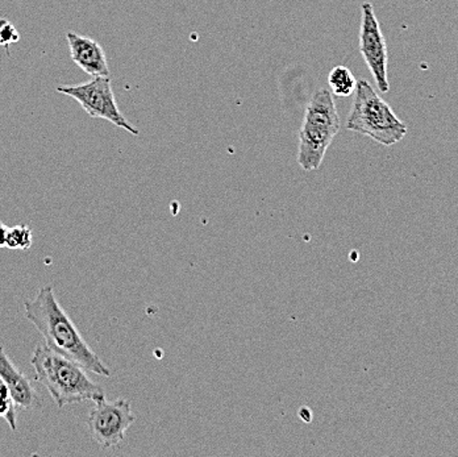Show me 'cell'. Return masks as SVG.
Returning a JSON list of instances; mask_svg holds the SVG:
<instances>
[{"label":"cell","instance_id":"6da1fadb","mask_svg":"<svg viewBox=\"0 0 458 457\" xmlns=\"http://www.w3.org/2000/svg\"><path fill=\"white\" fill-rule=\"evenodd\" d=\"M24 317L38 328L47 347L77 362L88 372L110 377L111 370L91 350L55 297L53 286H43L33 300H24Z\"/></svg>","mask_w":458,"mask_h":457},{"label":"cell","instance_id":"7a4b0ae2","mask_svg":"<svg viewBox=\"0 0 458 457\" xmlns=\"http://www.w3.org/2000/svg\"><path fill=\"white\" fill-rule=\"evenodd\" d=\"M30 365L35 369V380L46 387L57 408L106 398L105 390L89 377L85 368L58 355L46 343L36 347Z\"/></svg>","mask_w":458,"mask_h":457},{"label":"cell","instance_id":"3957f363","mask_svg":"<svg viewBox=\"0 0 458 457\" xmlns=\"http://www.w3.org/2000/svg\"><path fill=\"white\" fill-rule=\"evenodd\" d=\"M342 128L334 97L319 89L310 99L299 131L298 164L304 172L320 168L327 150Z\"/></svg>","mask_w":458,"mask_h":457},{"label":"cell","instance_id":"277c9868","mask_svg":"<svg viewBox=\"0 0 458 457\" xmlns=\"http://www.w3.org/2000/svg\"><path fill=\"white\" fill-rule=\"evenodd\" d=\"M356 97L346 128L368 136L377 143L391 147L406 138L409 128L394 113L386 100L374 90L367 80H357Z\"/></svg>","mask_w":458,"mask_h":457},{"label":"cell","instance_id":"5b68a950","mask_svg":"<svg viewBox=\"0 0 458 457\" xmlns=\"http://www.w3.org/2000/svg\"><path fill=\"white\" fill-rule=\"evenodd\" d=\"M57 91L74 97L92 119H105L132 135H139L138 128L131 124L117 107L110 77H92L81 85L60 86Z\"/></svg>","mask_w":458,"mask_h":457},{"label":"cell","instance_id":"8992f818","mask_svg":"<svg viewBox=\"0 0 458 457\" xmlns=\"http://www.w3.org/2000/svg\"><path fill=\"white\" fill-rule=\"evenodd\" d=\"M136 422L130 402L124 398L116 401L100 400L95 402L88 418L89 433L92 442L102 448L122 444L125 434Z\"/></svg>","mask_w":458,"mask_h":457},{"label":"cell","instance_id":"52a82bcc","mask_svg":"<svg viewBox=\"0 0 458 457\" xmlns=\"http://www.w3.org/2000/svg\"><path fill=\"white\" fill-rule=\"evenodd\" d=\"M361 30H360V53L364 57L369 71L376 80L381 93H389V52L371 3H364L361 7Z\"/></svg>","mask_w":458,"mask_h":457},{"label":"cell","instance_id":"ba28073f","mask_svg":"<svg viewBox=\"0 0 458 457\" xmlns=\"http://www.w3.org/2000/svg\"><path fill=\"white\" fill-rule=\"evenodd\" d=\"M72 60L91 77H110L107 57L98 41L75 32L66 33Z\"/></svg>","mask_w":458,"mask_h":457},{"label":"cell","instance_id":"9c48e42d","mask_svg":"<svg viewBox=\"0 0 458 457\" xmlns=\"http://www.w3.org/2000/svg\"><path fill=\"white\" fill-rule=\"evenodd\" d=\"M0 378L10 390L11 397L18 408L30 410L40 405V398L30 378L8 358L2 345H0Z\"/></svg>","mask_w":458,"mask_h":457},{"label":"cell","instance_id":"30bf717a","mask_svg":"<svg viewBox=\"0 0 458 457\" xmlns=\"http://www.w3.org/2000/svg\"><path fill=\"white\" fill-rule=\"evenodd\" d=\"M328 86L334 96L348 97L356 91L357 80L351 69L340 65L329 72Z\"/></svg>","mask_w":458,"mask_h":457},{"label":"cell","instance_id":"8fae6325","mask_svg":"<svg viewBox=\"0 0 458 457\" xmlns=\"http://www.w3.org/2000/svg\"><path fill=\"white\" fill-rule=\"evenodd\" d=\"M32 230L28 225H16L8 228L7 245L8 250H28L32 247Z\"/></svg>","mask_w":458,"mask_h":457},{"label":"cell","instance_id":"7c38bea8","mask_svg":"<svg viewBox=\"0 0 458 457\" xmlns=\"http://www.w3.org/2000/svg\"><path fill=\"white\" fill-rule=\"evenodd\" d=\"M0 418L5 419L11 430L16 431V428H18V422H16V403L13 402L10 390L5 386V384L0 387Z\"/></svg>","mask_w":458,"mask_h":457},{"label":"cell","instance_id":"4fadbf2b","mask_svg":"<svg viewBox=\"0 0 458 457\" xmlns=\"http://www.w3.org/2000/svg\"><path fill=\"white\" fill-rule=\"evenodd\" d=\"M19 40H21V35L13 24L5 19H0V46L8 48L11 44L18 43Z\"/></svg>","mask_w":458,"mask_h":457},{"label":"cell","instance_id":"5bb4252c","mask_svg":"<svg viewBox=\"0 0 458 457\" xmlns=\"http://www.w3.org/2000/svg\"><path fill=\"white\" fill-rule=\"evenodd\" d=\"M8 227L4 223L0 222V250L7 245Z\"/></svg>","mask_w":458,"mask_h":457},{"label":"cell","instance_id":"9a60e30c","mask_svg":"<svg viewBox=\"0 0 458 457\" xmlns=\"http://www.w3.org/2000/svg\"><path fill=\"white\" fill-rule=\"evenodd\" d=\"M3 385H4V383H3L2 378H0V387H2Z\"/></svg>","mask_w":458,"mask_h":457}]
</instances>
